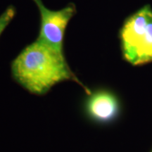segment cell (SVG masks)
<instances>
[{
  "mask_svg": "<svg viewBox=\"0 0 152 152\" xmlns=\"http://www.w3.org/2000/svg\"><path fill=\"white\" fill-rule=\"evenodd\" d=\"M11 73L15 82L33 94H46L54 85L65 81L75 82L87 94L91 93L72 71L64 53L37 39L25 47L12 61Z\"/></svg>",
  "mask_w": 152,
  "mask_h": 152,
  "instance_id": "1",
  "label": "cell"
},
{
  "mask_svg": "<svg viewBox=\"0 0 152 152\" xmlns=\"http://www.w3.org/2000/svg\"><path fill=\"white\" fill-rule=\"evenodd\" d=\"M123 57L132 65L152 61V9L144 6L125 20L120 32Z\"/></svg>",
  "mask_w": 152,
  "mask_h": 152,
  "instance_id": "2",
  "label": "cell"
},
{
  "mask_svg": "<svg viewBox=\"0 0 152 152\" xmlns=\"http://www.w3.org/2000/svg\"><path fill=\"white\" fill-rule=\"evenodd\" d=\"M40 14V26L37 40L61 53H64V41L68 24L75 16V5L70 3L59 10H51L42 0H33Z\"/></svg>",
  "mask_w": 152,
  "mask_h": 152,
  "instance_id": "3",
  "label": "cell"
},
{
  "mask_svg": "<svg viewBox=\"0 0 152 152\" xmlns=\"http://www.w3.org/2000/svg\"><path fill=\"white\" fill-rule=\"evenodd\" d=\"M85 104L89 117L99 123H107L115 118L119 112V103L115 95L105 90L90 93Z\"/></svg>",
  "mask_w": 152,
  "mask_h": 152,
  "instance_id": "4",
  "label": "cell"
},
{
  "mask_svg": "<svg viewBox=\"0 0 152 152\" xmlns=\"http://www.w3.org/2000/svg\"><path fill=\"white\" fill-rule=\"evenodd\" d=\"M16 10L14 6H9L0 15V37L16 16Z\"/></svg>",
  "mask_w": 152,
  "mask_h": 152,
  "instance_id": "5",
  "label": "cell"
}]
</instances>
